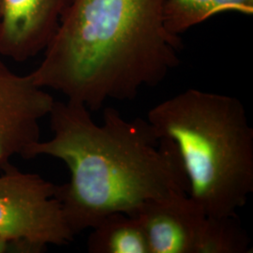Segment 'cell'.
Returning a JSON list of instances; mask_svg holds the SVG:
<instances>
[{
  "label": "cell",
  "mask_w": 253,
  "mask_h": 253,
  "mask_svg": "<svg viewBox=\"0 0 253 253\" xmlns=\"http://www.w3.org/2000/svg\"><path fill=\"white\" fill-rule=\"evenodd\" d=\"M54 101L30 74L13 73L0 58V169L15 156L27 160L41 138L40 121L49 116Z\"/></svg>",
  "instance_id": "8992f818"
},
{
  "label": "cell",
  "mask_w": 253,
  "mask_h": 253,
  "mask_svg": "<svg viewBox=\"0 0 253 253\" xmlns=\"http://www.w3.org/2000/svg\"><path fill=\"white\" fill-rule=\"evenodd\" d=\"M0 174V235L18 245L21 253H42L48 245L71 243L57 186L10 163Z\"/></svg>",
  "instance_id": "277c9868"
},
{
  "label": "cell",
  "mask_w": 253,
  "mask_h": 253,
  "mask_svg": "<svg viewBox=\"0 0 253 253\" xmlns=\"http://www.w3.org/2000/svg\"><path fill=\"white\" fill-rule=\"evenodd\" d=\"M224 11L253 14V0H165L163 23L173 36Z\"/></svg>",
  "instance_id": "9c48e42d"
},
{
  "label": "cell",
  "mask_w": 253,
  "mask_h": 253,
  "mask_svg": "<svg viewBox=\"0 0 253 253\" xmlns=\"http://www.w3.org/2000/svg\"><path fill=\"white\" fill-rule=\"evenodd\" d=\"M49 117L53 137L32 145L27 160L49 156L69 168L71 178L57 186L56 198L74 235L145 202L189 196L176 146L157 135L147 120H127L105 108L98 125L89 109L71 100H55Z\"/></svg>",
  "instance_id": "6da1fadb"
},
{
  "label": "cell",
  "mask_w": 253,
  "mask_h": 253,
  "mask_svg": "<svg viewBox=\"0 0 253 253\" xmlns=\"http://www.w3.org/2000/svg\"><path fill=\"white\" fill-rule=\"evenodd\" d=\"M10 250H12V253H21L18 245L0 235V253H10Z\"/></svg>",
  "instance_id": "30bf717a"
},
{
  "label": "cell",
  "mask_w": 253,
  "mask_h": 253,
  "mask_svg": "<svg viewBox=\"0 0 253 253\" xmlns=\"http://www.w3.org/2000/svg\"><path fill=\"white\" fill-rule=\"evenodd\" d=\"M1 14H2V0H0V20H1Z\"/></svg>",
  "instance_id": "8fae6325"
},
{
  "label": "cell",
  "mask_w": 253,
  "mask_h": 253,
  "mask_svg": "<svg viewBox=\"0 0 253 253\" xmlns=\"http://www.w3.org/2000/svg\"><path fill=\"white\" fill-rule=\"evenodd\" d=\"M87 250L90 253H149L140 221L123 212L110 214L92 228Z\"/></svg>",
  "instance_id": "ba28073f"
},
{
  "label": "cell",
  "mask_w": 253,
  "mask_h": 253,
  "mask_svg": "<svg viewBox=\"0 0 253 253\" xmlns=\"http://www.w3.org/2000/svg\"><path fill=\"white\" fill-rule=\"evenodd\" d=\"M146 120L176 146L190 198L209 217L236 216L253 191V128L243 103L190 88L150 109Z\"/></svg>",
  "instance_id": "3957f363"
},
{
  "label": "cell",
  "mask_w": 253,
  "mask_h": 253,
  "mask_svg": "<svg viewBox=\"0 0 253 253\" xmlns=\"http://www.w3.org/2000/svg\"><path fill=\"white\" fill-rule=\"evenodd\" d=\"M73 0H2L0 55L26 62L44 52Z\"/></svg>",
  "instance_id": "52a82bcc"
},
{
  "label": "cell",
  "mask_w": 253,
  "mask_h": 253,
  "mask_svg": "<svg viewBox=\"0 0 253 253\" xmlns=\"http://www.w3.org/2000/svg\"><path fill=\"white\" fill-rule=\"evenodd\" d=\"M165 0H73L41 64L37 85L97 111L132 100L179 64L180 37L163 23Z\"/></svg>",
  "instance_id": "7a4b0ae2"
},
{
  "label": "cell",
  "mask_w": 253,
  "mask_h": 253,
  "mask_svg": "<svg viewBox=\"0 0 253 253\" xmlns=\"http://www.w3.org/2000/svg\"><path fill=\"white\" fill-rule=\"evenodd\" d=\"M129 214L140 221L149 253H217L220 248L221 218L209 217L190 196L148 201Z\"/></svg>",
  "instance_id": "5b68a950"
}]
</instances>
